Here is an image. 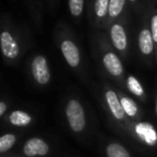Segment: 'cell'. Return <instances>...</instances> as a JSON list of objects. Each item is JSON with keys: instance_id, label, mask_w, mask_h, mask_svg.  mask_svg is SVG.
I'll return each mask as SVG.
<instances>
[{"instance_id": "obj_1", "label": "cell", "mask_w": 157, "mask_h": 157, "mask_svg": "<svg viewBox=\"0 0 157 157\" xmlns=\"http://www.w3.org/2000/svg\"><path fill=\"white\" fill-rule=\"evenodd\" d=\"M93 47L97 62L106 78L116 88L125 90L126 70L123 59L110 44L106 32H97L93 37Z\"/></svg>"}, {"instance_id": "obj_2", "label": "cell", "mask_w": 157, "mask_h": 157, "mask_svg": "<svg viewBox=\"0 0 157 157\" xmlns=\"http://www.w3.org/2000/svg\"><path fill=\"white\" fill-rule=\"evenodd\" d=\"M101 104L103 106L108 127L113 132L122 142L125 143L130 121L126 117L119 99L117 88L110 81H105L101 87Z\"/></svg>"}, {"instance_id": "obj_3", "label": "cell", "mask_w": 157, "mask_h": 157, "mask_svg": "<svg viewBox=\"0 0 157 157\" xmlns=\"http://www.w3.org/2000/svg\"><path fill=\"white\" fill-rule=\"evenodd\" d=\"M125 144L135 147L141 153H155L157 151V125L147 120L132 122Z\"/></svg>"}, {"instance_id": "obj_4", "label": "cell", "mask_w": 157, "mask_h": 157, "mask_svg": "<svg viewBox=\"0 0 157 157\" xmlns=\"http://www.w3.org/2000/svg\"><path fill=\"white\" fill-rule=\"evenodd\" d=\"M112 47L123 60H128L130 52V35L127 15L114 21L105 29Z\"/></svg>"}, {"instance_id": "obj_5", "label": "cell", "mask_w": 157, "mask_h": 157, "mask_svg": "<svg viewBox=\"0 0 157 157\" xmlns=\"http://www.w3.org/2000/svg\"><path fill=\"white\" fill-rule=\"evenodd\" d=\"M137 52L141 61L147 66L155 65V45L150 28L149 12L144 14L136 35Z\"/></svg>"}, {"instance_id": "obj_6", "label": "cell", "mask_w": 157, "mask_h": 157, "mask_svg": "<svg viewBox=\"0 0 157 157\" xmlns=\"http://www.w3.org/2000/svg\"><path fill=\"white\" fill-rule=\"evenodd\" d=\"M65 116L71 130L76 134H81L87 130V112L83 105L78 99L72 98L67 101L65 107Z\"/></svg>"}, {"instance_id": "obj_7", "label": "cell", "mask_w": 157, "mask_h": 157, "mask_svg": "<svg viewBox=\"0 0 157 157\" xmlns=\"http://www.w3.org/2000/svg\"><path fill=\"white\" fill-rule=\"evenodd\" d=\"M117 92H118L119 99H120L123 110L130 122H140V121L145 120L144 110L139 101H137L134 97H132L123 90L117 88Z\"/></svg>"}, {"instance_id": "obj_8", "label": "cell", "mask_w": 157, "mask_h": 157, "mask_svg": "<svg viewBox=\"0 0 157 157\" xmlns=\"http://www.w3.org/2000/svg\"><path fill=\"white\" fill-rule=\"evenodd\" d=\"M110 0H89V19L92 26L105 30Z\"/></svg>"}, {"instance_id": "obj_9", "label": "cell", "mask_w": 157, "mask_h": 157, "mask_svg": "<svg viewBox=\"0 0 157 157\" xmlns=\"http://www.w3.org/2000/svg\"><path fill=\"white\" fill-rule=\"evenodd\" d=\"M60 50L62 52L66 63L74 70H77L82 63L81 50L76 41L70 36H65L60 42Z\"/></svg>"}, {"instance_id": "obj_10", "label": "cell", "mask_w": 157, "mask_h": 157, "mask_svg": "<svg viewBox=\"0 0 157 157\" xmlns=\"http://www.w3.org/2000/svg\"><path fill=\"white\" fill-rule=\"evenodd\" d=\"M101 142L104 157H134L129 147L119 139L103 136Z\"/></svg>"}, {"instance_id": "obj_11", "label": "cell", "mask_w": 157, "mask_h": 157, "mask_svg": "<svg viewBox=\"0 0 157 157\" xmlns=\"http://www.w3.org/2000/svg\"><path fill=\"white\" fill-rule=\"evenodd\" d=\"M126 93H128L132 97H134L137 101H139L142 105L147 103V93L143 87L142 82L138 77L132 74H127L125 78V90Z\"/></svg>"}, {"instance_id": "obj_12", "label": "cell", "mask_w": 157, "mask_h": 157, "mask_svg": "<svg viewBox=\"0 0 157 157\" xmlns=\"http://www.w3.org/2000/svg\"><path fill=\"white\" fill-rule=\"evenodd\" d=\"M31 71L33 78L40 85H47L50 80V71L48 66V61L42 55L34 57L31 63Z\"/></svg>"}, {"instance_id": "obj_13", "label": "cell", "mask_w": 157, "mask_h": 157, "mask_svg": "<svg viewBox=\"0 0 157 157\" xmlns=\"http://www.w3.org/2000/svg\"><path fill=\"white\" fill-rule=\"evenodd\" d=\"M0 48L2 55L10 60H15L19 55L18 43L12 33L8 30L0 33Z\"/></svg>"}, {"instance_id": "obj_14", "label": "cell", "mask_w": 157, "mask_h": 157, "mask_svg": "<svg viewBox=\"0 0 157 157\" xmlns=\"http://www.w3.org/2000/svg\"><path fill=\"white\" fill-rule=\"evenodd\" d=\"M49 152V147L44 140L40 138H31L25 143L24 153L28 157L44 156Z\"/></svg>"}, {"instance_id": "obj_15", "label": "cell", "mask_w": 157, "mask_h": 157, "mask_svg": "<svg viewBox=\"0 0 157 157\" xmlns=\"http://www.w3.org/2000/svg\"><path fill=\"white\" fill-rule=\"evenodd\" d=\"M126 8H127V0H110L109 12H108V18H107V25H106V27L108 25H110L111 23H113L114 21H117V19L127 15Z\"/></svg>"}, {"instance_id": "obj_16", "label": "cell", "mask_w": 157, "mask_h": 157, "mask_svg": "<svg viewBox=\"0 0 157 157\" xmlns=\"http://www.w3.org/2000/svg\"><path fill=\"white\" fill-rule=\"evenodd\" d=\"M149 19L152 37L155 45V65L157 66V1L155 6H153L149 10Z\"/></svg>"}, {"instance_id": "obj_17", "label": "cell", "mask_w": 157, "mask_h": 157, "mask_svg": "<svg viewBox=\"0 0 157 157\" xmlns=\"http://www.w3.org/2000/svg\"><path fill=\"white\" fill-rule=\"evenodd\" d=\"M31 121V117L25 111L16 110L10 114V122L15 126H27Z\"/></svg>"}, {"instance_id": "obj_18", "label": "cell", "mask_w": 157, "mask_h": 157, "mask_svg": "<svg viewBox=\"0 0 157 157\" xmlns=\"http://www.w3.org/2000/svg\"><path fill=\"white\" fill-rule=\"evenodd\" d=\"M85 1L86 0H68V10L73 17H81L85 10Z\"/></svg>"}, {"instance_id": "obj_19", "label": "cell", "mask_w": 157, "mask_h": 157, "mask_svg": "<svg viewBox=\"0 0 157 157\" xmlns=\"http://www.w3.org/2000/svg\"><path fill=\"white\" fill-rule=\"evenodd\" d=\"M16 137L12 134H6L0 137V153L6 152L14 145Z\"/></svg>"}, {"instance_id": "obj_20", "label": "cell", "mask_w": 157, "mask_h": 157, "mask_svg": "<svg viewBox=\"0 0 157 157\" xmlns=\"http://www.w3.org/2000/svg\"><path fill=\"white\" fill-rule=\"evenodd\" d=\"M154 117H155L156 125H157V87L155 91V98H154Z\"/></svg>"}, {"instance_id": "obj_21", "label": "cell", "mask_w": 157, "mask_h": 157, "mask_svg": "<svg viewBox=\"0 0 157 157\" xmlns=\"http://www.w3.org/2000/svg\"><path fill=\"white\" fill-rule=\"evenodd\" d=\"M6 104L3 103V101H0V117L6 112Z\"/></svg>"}, {"instance_id": "obj_22", "label": "cell", "mask_w": 157, "mask_h": 157, "mask_svg": "<svg viewBox=\"0 0 157 157\" xmlns=\"http://www.w3.org/2000/svg\"><path fill=\"white\" fill-rule=\"evenodd\" d=\"M140 0H127V3L129 4H137Z\"/></svg>"}, {"instance_id": "obj_23", "label": "cell", "mask_w": 157, "mask_h": 157, "mask_svg": "<svg viewBox=\"0 0 157 157\" xmlns=\"http://www.w3.org/2000/svg\"><path fill=\"white\" fill-rule=\"evenodd\" d=\"M156 1H157V0H156Z\"/></svg>"}]
</instances>
